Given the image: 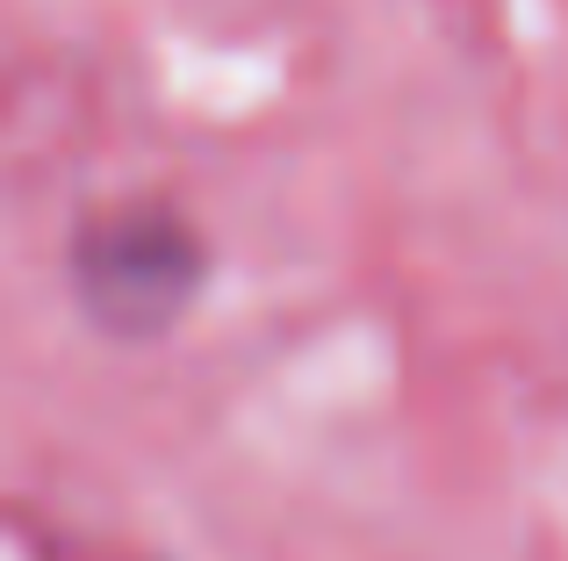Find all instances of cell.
I'll use <instances>...</instances> for the list:
<instances>
[{"instance_id": "obj_1", "label": "cell", "mask_w": 568, "mask_h": 561, "mask_svg": "<svg viewBox=\"0 0 568 561\" xmlns=\"http://www.w3.org/2000/svg\"><path fill=\"white\" fill-rule=\"evenodd\" d=\"M65 267L94 332L144 346V338H166L194 309V295L209 280V245L194 238L187 216L130 202V210L87 216Z\"/></svg>"}]
</instances>
